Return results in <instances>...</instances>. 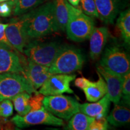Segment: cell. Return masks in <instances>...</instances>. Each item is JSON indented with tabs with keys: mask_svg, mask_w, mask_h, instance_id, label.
Here are the masks:
<instances>
[{
	"mask_svg": "<svg viewBox=\"0 0 130 130\" xmlns=\"http://www.w3.org/2000/svg\"><path fill=\"white\" fill-rule=\"evenodd\" d=\"M108 122L106 118H102L98 119H95L89 126V130H105L108 129Z\"/></svg>",
	"mask_w": 130,
	"mask_h": 130,
	"instance_id": "obj_29",
	"label": "cell"
},
{
	"mask_svg": "<svg viewBox=\"0 0 130 130\" xmlns=\"http://www.w3.org/2000/svg\"><path fill=\"white\" fill-rule=\"evenodd\" d=\"M27 14L24 13L10 20L6 28V35L13 48L20 53H24V48L30 39L25 31V23Z\"/></svg>",
	"mask_w": 130,
	"mask_h": 130,
	"instance_id": "obj_9",
	"label": "cell"
},
{
	"mask_svg": "<svg viewBox=\"0 0 130 130\" xmlns=\"http://www.w3.org/2000/svg\"><path fill=\"white\" fill-rule=\"evenodd\" d=\"M7 24L0 23V46L5 47L10 50H14L8 40L6 35V28Z\"/></svg>",
	"mask_w": 130,
	"mask_h": 130,
	"instance_id": "obj_30",
	"label": "cell"
},
{
	"mask_svg": "<svg viewBox=\"0 0 130 130\" xmlns=\"http://www.w3.org/2000/svg\"><path fill=\"white\" fill-rule=\"evenodd\" d=\"M100 65L122 76L130 72L129 56L122 49L117 46H111L105 49Z\"/></svg>",
	"mask_w": 130,
	"mask_h": 130,
	"instance_id": "obj_8",
	"label": "cell"
},
{
	"mask_svg": "<svg viewBox=\"0 0 130 130\" xmlns=\"http://www.w3.org/2000/svg\"><path fill=\"white\" fill-rule=\"evenodd\" d=\"M13 114V105L10 100L0 101V117L7 118Z\"/></svg>",
	"mask_w": 130,
	"mask_h": 130,
	"instance_id": "obj_26",
	"label": "cell"
},
{
	"mask_svg": "<svg viewBox=\"0 0 130 130\" xmlns=\"http://www.w3.org/2000/svg\"><path fill=\"white\" fill-rule=\"evenodd\" d=\"M95 119L93 117L89 116L83 113H75L71 118L66 129L70 130H87Z\"/></svg>",
	"mask_w": 130,
	"mask_h": 130,
	"instance_id": "obj_21",
	"label": "cell"
},
{
	"mask_svg": "<svg viewBox=\"0 0 130 130\" xmlns=\"http://www.w3.org/2000/svg\"><path fill=\"white\" fill-rule=\"evenodd\" d=\"M48 0H19L13 9L14 16H19L30 12Z\"/></svg>",
	"mask_w": 130,
	"mask_h": 130,
	"instance_id": "obj_23",
	"label": "cell"
},
{
	"mask_svg": "<svg viewBox=\"0 0 130 130\" xmlns=\"http://www.w3.org/2000/svg\"><path fill=\"white\" fill-rule=\"evenodd\" d=\"M75 78V75L52 74L40 87L39 93L44 96L73 93L74 91L70 87V84Z\"/></svg>",
	"mask_w": 130,
	"mask_h": 130,
	"instance_id": "obj_10",
	"label": "cell"
},
{
	"mask_svg": "<svg viewBox=\"0 0 130 130\" xmlns=\"http://www.w3.org/2000/svg\"><path fill=\"white\" fill-rule=\"evenodd\" d=\"M84 63V56L79 49L66 45L49 67V70L51 74H71L81 69Z\"/></svg>",
	"mask_w": 130,
	"mask_h": 130,
	"instance_id": "obj_4",
	"label": "cell"
},
{
	"mask_svg": "<svg viewBox=\"0 0 130 130\" xmlns=\"http://www.w3.org/2000/svg\"><path fill=\"white\" fill-rule=\"evenodd\" d=\"M23 68L24 75L36 90L39 89L52 75L49 67L37 64L29 60L24 63Z\"/></svg>",
	"mask_w": 130,
	"mask_h": 130,
	"instance_id": "obj_13",
	"label": "cell"
},
{
	"mask_svg": "<svg viewBox=\"0 0 130 130\" xmlns=\"http://www.w3.org/2000/svg\"><path fill=\"white\" fill-rule=\"evenodd\" d=\"M123 101L126 104L129 105L130 101V73H126L123 76L122 88V96Z\"/></svg>",
	"mask_w": 130,
	"mask_h": 130,
	"instance_id": "obj_25",
	"label": "cell"
},
{
	"mask_svg": "<svg viewBox=\"0 0 130 130\" xmlns=\"http://www.w3.org/2000/svg\"><path fill=\"white\" fill-rule=\"evenodd\" d=\"M110 32L105 27H95L90 36V57L96 60L101 56L109 37Z\"/></svg>",
	"mask_w": 130,
	"mask_h": 130,
	"instance_id": "obj_15",
	"label": "cell"
},
{
	"mask_svg": "<svg viewBox=\"0 0 130 130\" xmlns=\"http://www.w3.org/2000/svg\"><path fill=\"white\" fill-rule=\"evenodd\" d=\"M97 12L102 22L113 24L115 19L123 8V0H94Z\"/></svg>",
	"mask_w": 130,
	"mask_h": 130,
	"instance_id": "obj_14",
	"label": "cell"
},
{
	"mask_svg": "<svg viewBox=\"0 0 130 130\" xmlns=\"http://www.w3.org/2000/svg\"><path fill=\"white\" fill-rule=\"evenodd\" d=\"M67 1L70 4L72 5V6H74V7H78L79 6L80 0H67Z\"/></svg>",
	"mask_w": 130,
	"mask_h": 130,
	"instance_id": "obj_32",
	"label": "cell"
},
{
	"mask_svg": "<svg viewBox=\"0 0 130 130\" xmlns=\"http://www.w3.org/2000/svg\"><path fill=\"white\" fill-rule=\"evenodd\" d=\"M12 50L0 46V74L18 73L24 75L23 64L25 59L21 58Z\"/></svg>",
	"mask_w": 130,
	"mask_h": 130,
	"instance_id": "obj_12",
	"label": "cell"
},
{
	"mask_svg": "<svg viewBox=\"0 0 130 130\" xmlns=\"http://www.w3.org/2000/svg\"><path fill=\"white\" fill-rule=\"evenodd\" d=\"M11 122L17 127L23 128L36 125H46L55 126H61L64 125L62 119L57 117L43 107L35 111H30L24 116L16 115Z\"/></svg>",
	"mask_w": 130,
	"mask_h": 130,
	"instance_id": "obj_7",
	"label": "cell"
},
{
	"mask_svg": "<svg viewBox=\"0 0 130 130\" xmlns=\"http://www.w3.org/2000/svg\"><path fill=\"white\" fill-rule=\"evenodd\" d=\"M25 27L29 39H37L57 31L54 1L45 3L27 13Z\"/></svg>",
	"mask_w": 130,
	"mask_h": 130,
	"instance_id": "obj_1",
	"label": "cell"
},
{
	"mask_svg": "<svg viewBox=\"0 0 130 130\" xmlns=\"http://www.w3.org/2000/svg\"><path fill=\"white\" fill-rule=\"evenodd\" d=\"M55 16L58 30L65 31L68 19L67 0H53Z\"/></svg>",
	"mask_w": 130,
	"mask_h": 130,
	"instance_id": "obj_19",
	"label": "cell"
},
{
	"mask_svg": "<svg viewBox=\"0 0 130 130\" xmlns=\"http://www.w3.org/2000/svg\"><path fill=\"white\" fill-rule=\"evenodd\" d=\"M98 79L96 81H89L83 89L86 98L89 102H96L107 93L106 83L101 75L98 72Z\"/></svg>",
	"mask_w": 130,
	"mask_h": 130,
	"instance_id": "obj_17",
	"label": "cell"
},
{
	"mask_svg": "<svg viewBox=\"0 0 130 130\" xmlns=\"http://www.w3.org/2000/svg\"><path fill=\"white\" fill-rule=\"evenodd\" d=\"M10 1L11 2H12V4H13L14 6H15V5L16 4V3L18 2L19 0H10Z\"/></svg>",
	"mask_w": 130,
	"mask_h": 130,
	"instance_id": "obj_33",
	"label": "cell"
},
{
	"mask_svg": "<svg viewBox=\"0 0 130 130\" xmlns=\"http://www.w3.org/2000/svg\"><path fill=\"white\" fill-rule=\"evenodd\" d=\"M116 26L125 43H130V10L128 9L120 13L117 19Z\"/></svg>",
	"mask_w": 130,
	"mask_h": 130,
	"instance_id": "obj_20",
	"label": "cell"
},
{
	"mask_svg": "<svg viewBox=\"0 0 130 130\" xmlns=\"http://www.w3.org/2000/svg\"><path fill=\"white\" fill-rule=\"evenodd\" d=\"M43 107L53 115L62 119L69 120L79 111V104L74 98L61 95L46 96Z\"/></svg>",
	"mask_w": 130,
	"mask_h": 130,
	"instance_id": "obj_6",
	"label": "cell"
},
{
	"mask_svg": "<svg viewBox=\"0 0 130 130\" xmlns=\"http://www.w3.org/2000/svg\"><path fill=\"white\" fill-rule=\"evenodd\" d=\"M68 19L66 26L68 38L80 42L88 39L95 28L93 18L84 13L79 8L67 3Z\"/></svg>",
	"mask_w": 130,
	"mask_h": 130,
	"instance_id": "obj_2",
	"label": "cell"
},
{
	"mask_svg": "<svg viewBox=\"0 0 130 130\" xmlns=\"http://www.w3.org/2000/svg\"><path fill=\"white\" fill-rule=\"evenodd\" d=\"M89 81H90V80L85 77H79L75 79L74 84L76 87H78L81 90H83L86 87V86L88 84Z\"/></svg>",
	"mask_w": 130,
	"mask_h": 130,
	"instance_id": "obj_31",
	"label": "cell"
},
{
	"mask_svg": "<svg viewBox=\"0 0 130 130\" xmlns=\"http://www.w3.org/2000/svg\"><path fill=\"white\" fill-rule=\"evenodd\" d=\"M30 97L31 94L24 92L18 94L12 99L14 109L19 115L24 116L30 111Z\"/></svg>",
	"mask_w": 130,
	"mask_h": 130,
	"instance_id": "obj_22",
	"label": "cell"
},
{
	"mask_svg": "<svg viewBox=\"0 0 130 130\" xmlns=\"http://www.w3.org/2000/svg\"><path fill=\"white\" fill-rule=\"evenodd\" d=\"M14 5L10 1L0 3V17H9L13 12Z\"/></svg>",
	"mask_w": 130,
	"mask_h": 130,
	"instance_id": "obj_28",
	"label": "cell"
},
{
	"mask_svg": "<svg viewBox=\"0 0 130 130\" xmlns=\"http://www.w3.org/2000/svg\"><path fill=\"white\" fill-rule=\"evenodd\" d=\"M10 1V0H0V3L5 2V1Z\"/></svg>",
	"mask_w": 130,
	"mask_h": 130,
	"instance_id": "obj_34",
	"label": "cell"
},
{
	"mask_svg": "<svg viewBox=\"0 0 130 130\" xmlns=\"http://www.w3.org/2000/svg\"><path fill=\"white\" fill-rule=\"evenodd\" d=\"M97 71L106 83L107 94L110 101L115 104L119 103L122 96L123 76L115 74L100 64L97 66Z\"/></svg>",
	"mask_w": 130,
	"mask_h": 130,
	"instance_id": "obj_11",
	"label": "cell"
},
{
	"mask_svg": "<svg viewBox=\"0 0 130 130\" xmlns=\"http://www.w3.org/2000/svg\"><path fill=\"white\" fill-rule=\"evenodd\" d=\"M33 95L31 96L30 99V111H35L43 107V100L44 98V95L39 93L35 92Z\"/></svg>",
	"mask_w": 130,
	"mask_h": 130,
	"instance_id": "obj_27",
	"label": "cell"
},
{
	"mask_svg": "<svg viewBox=\"0 0 130 130\" xmlns=\"http://www.w3.org/2000/svg\"><path fill=\"white\" fill-rule=\"evenodd\" d=\"M81 10L87 16L99 19L94 0H80Z\"/></svg>",
	"mask_w": 130,
	"mask_h": 130,
	"instance_id": "obj_24",
	"label": "cell"
},
{
	"mask_svg": "<svg viewBox=\"0 0 130 130\" xmlns=\"http://www.w3.org/2000/svg\"><path fill=\"white\" fill-rule=\"evenodd\" d=\"M24 92L31 95L37 90L24 75L18 73L0 74V101L12 100L18 94Z\"/></svg>",
	"mask_w": 130,
	"mask_h": 130,
	"instance_id": "obj_5",
	"label": "cell"
},
{
	"mask_svg": "<svg viewBox=\"0 0 130 130\" xmlns=\"http://www.w3.org/2000/svg\"><path fill=\"white\" fill-rule=\"evenodd\" d=\"M107 120L108 122L115 126L125 125L129 123V109L119 104H115L111 113L107 116Z\"/></svg>",
	"mask_w": 130,
	"mask_h": 130,
	"instance_id": "obj_18",
	"label": "cell"
},
{
	"mask_svg": "<svg viewBox=\"0 0 130 130\" xmlns=\"http://www.w3.org/2000/svg\"><path fill=\"white\" fill-rule=\"evenodd\" d=\"M110 102L108 94L107 93L97 101L79 104V111L93 117L96 119L106 118L109 110Z\"/></svg>",
	"mask_w": 130,
	"mask_h": 130,
	"instance_id": "obj_16",
	"label": "cell"
},
{
	"mask_svg": "<svg viewBox=\"0 0 130 130\" xmlns=\"http://www.w3.org/2000/svg\"><path fill=\"white\" fill-rule=\"evenodd\" d=\"M66 45L56 41L29 42L24 53L28 60L37 64L50 67Z\"/></svg>",
	"mask_w": 130,
	"mask_h": 130,
	"instance_id": "obj_3",
	"label": "cell"
}]
</instances>
